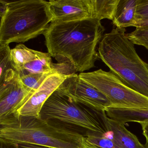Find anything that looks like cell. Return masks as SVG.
<instances>
[{
    "label": "cell",
    "instance_id": "6da1fadb",
    "mask_svg": "<svg viewBox=\"0 0 148 148\" xmlns=\"http://www.w3.org/2000/svg\"><path fill=\"white\" fill-rule=\"evenodd\" d=\"M105 30L101 21L90 18L52 22L43 35L48 52L58 63L70 62L77 72L84 73L99 58L97 47Z\"/></svg>",
    "mask_w": 148,
    "mask_h": 148
},
{
    "label": "cell",
    "instance_id": "7a4b0ae2",
    "mask_svg": "<svg viewBox=\"0 0 148 148\" xmlns=\"http://www.w3.org/2000/svg\"><path fill=\"white\" fill-rule=\"evenodd\" d=\"M125 32L116 27L104 34L98 49L99 59L126 85L148 98V64L139 57Z\"/></svg>",
    "mask_w": 148,
    "mask_h": 148
},
{
    "label": "cell",
    "instance_id": "3957f363",
    "mask_svg": "<svg viewBox=\"0 0 148 148\" xmlns=\"http://www.w3.org/2000/svg\"><path fill=\"white\" fill-rule=\"evenodd\" d=\"M0 45L24 43L44 34L52 21L49 1H6L1 15Z\"/></svg>",
    "mask_w": 148,
    "mask_h": 148
},
{
    "label": "cell",
    "instance_id": "277c9868",
    "mask_svg": "<svg viewBox=\"0 0 148 148\" xmlns=\"http://www.w3.org/2000/svg\"><path fill=\"white\" fill-rule=\"evenodd\" d=\"M1 125L0 139L55 148H80L83 137L40 117L19 116Z\"/></svg>",
    "mask_w": 148,
    "mask_h": 148
},
{
    "label": "cell",
    "instance_id": "5b68a950",
    "mask_svg": "<svg viewBox=\"0 0 148 148\" xmlns=\"http://www.w3.org/2000/svg\"><path fill=\"white\" fill-rule=\"evenodd\" d=\"M86 107L74 102L58 89L43 106L39 117L59 127L62 128L63 124L71 126L73 131L85 130L86 135L88 133L105 134L107 131L103 122Z\"/></svg>",
    "mask_w": 148,
    "mask_h": 148
},
{
    "label": "cell",
    "instance_id": "8992f818",
    "mask_svg": "<svg viewBox=\"0 0 148 148\" xmlns=\"http://www.w3.org/2000/svg\"><path fill=\"white\" fill-rule=\"evenodd\" d=\"M79 77L102 92L110 107L122 109H148V98L132 90L111 71L102 69L81 73Z\"/></svg>",
    "mask_w": 148,
    "mask_h": 148
},
{
    "label": "cell",
    "instance_id": "52a82bcc",
    "mask_svg": "<svg viewBox=\"0 0 148 148\" xmlns=\"http://www.w3.org/2000/svg\"><path fill=\"white\" fill-rule=\"evenodd\" d=\"M58 89L74 102L97 112H105L111 106L105 95L76 73L67 76Z\"/></svg>",
    "mask_w": 148,
    "mask_h": 148
},
{
    "label": "cell",
    "instance_id": "ba28073f",
    "mask_svg": "<svg viewBox=\"0 0 148 148\" xmlns=\"http://www.w3.org/2000/svg\"><path fill=\"white\" fill-rule=\"evenodd\" d=\"M52 22L85 19L101 21V8L98 0H50Z\"/></svg>",
    "mask_w": 148,
    "mask_h": 148
},
{
    "label": "cell",
    "instance_id": "9c48e42d",
    "mask_svg": "<svg viewBox=\"0 0 148 148\" xmlns=\"http://www.w3.org/2000/svg\"><path fill=\"white\" fill-rule=\"evenodd\" d=\"M34 91L22 83L18 73L0 84V124L15 118L18 109Z\"/></svg>",
    "mask_w": 148,
    "mask_h": 148
},
{
    "label": "cell",
    "instance_id": "30bf717a",
    "mask_svg": "<svg viewBox=\"0 0 148 148\" xmlns=\"http://www.w3.org/2000/svg\"><path fill=\"white\" fill-rule=\"evenodd\" d=\"M67 76L54 73L48 76L39 88L33 92L18 109L15 117H39L43 106L50 96L65 80Z\"/></svg>",
    "mask_w": 148,
    "mask_h": 148
},
{
    "label": "cell",
    "instance_id": "8fae6325",
    "mask_svg": "<svg viewBox=\"0 0 148 148\" xmlns=\"http://www.w3.org/2000/svg\"><path fill=\"white\" fill-rule=\"evenodd\" d=\"M106 131L110 132L113 141L121 148H145L136 135L128 131L124 125L107 116L105 112H99Z\"/></svg>",
    "mask_w": 148,
    "mask_h": 148
},
{
    "label": "cell",
    "instance_id": "7c38bea8",
    "mask_svg": "<svg viewBox=\"0 0 148 148\" xmlns=\"http://www.w3.org/2000/svg\"><path fill=\"white\" fill-rule=\"evenodd\" d=\"M138 0H119L113 16V25L118 28L133 27Z\"/></svg>",
    "mask_w": 148,
    "mask_h": 148
},
{
    "label": "cell",
    "instance_id": "4fadbf2b",
    "mask_svg": "<svg viewBox=\"0 0 148 148\" xmlns=\"http://www.w3.org/2000/svg\"><path fill=\"white\" fill-rule=\"evenodd\" d=\"M105 112L109 118L124 125L129 122H148V109H122L109 107Z\"/></svg>",
    "mask_w": 148,
    "mask_h": 148
},
{
    "label": "cell",
    "instance_id": "5bb4252c",
    "mask_svg": "<svg viewBox=\"0 0 148 148\" xmlns=\"http://www.w3.org/2000/svg\"><path fill=\"white\" fill-rule=\"evenodd\" d=\"M51 56L49 53H43L37 51L36 58L34 60L25 64L22 68L20 76L28 74L41 73L52 72Z\"/></svg>",
    "mask_w": 148,
    "mask_h": 148
},
{
    "label": "cell",
    "instance_id": "9a60e30c",
    "mask_svg": "<svg viewBox=\"0 0 148 148\" xmlns=\"http://www.w3.org/2000/svg\"><path fill=\"white\" fill-rule=\"evenodd\" d=\"M37 51L28 48L23 44L17 45L11 49V56L14 69L19 74L23 66L36 58Z\"/></svg>",
    "mask_w": 148,
    "mask_h": 148
},
{
    "label": "cell",
    "instance_id": "2e32d148",
    "mask_svg": "<svg viewBox=\"0 0 148 148\" xmlns=\"http://www.w3.org/2000/svg\"><path fill=\"white\" fill-rule=\"evenodd\" d=\"M11 51L9 45H0V84L17 73L13 64Z\"/></svg>",
    "mask_w": 148,
    "mask_h": 148
},
{
    "label": "cell",
    "instance_id": "e0dca14e",
    "mask_svg": "<svg viewBox=\"0 0 148 148\" xmlns=\"http://www.w3.org/2000/svg\"><path fill=\"white\" fill-rule=\"evenodd\" d=\"M104 135L88 133L84 137L87 142L99 148H121L112 139L108 138Z\"/></svg>",
    "mask_w": 148,
    "mask_h": 148
},
{
    "label": "cell",
    "instance_id": "ac0fdd59",
    "mask_svg": "<svg viewBox=\"0 0 148 148\" xmlns=\"http://www.w3.org/2000/svg\"><path fill=\"white\" fill-rule=\"evenodd\" d=\"M54 74L52 72L41 73L28 74L20 76L21 80L27 87L35 91L41 85L46 79L51 74Z\"/></svg>",
    "mask_w": 148,
    "mask_h": 148
},
{
    "label": "cell",
    "instance_id": "d6986e66",
    "mask_svg": "<svg viewBox=\"0 0 148 148\" xmlns=\"http://www.w3.org/2000/svg\"><path fill=\"white\" fill-rule=\"evenodd\" d=\"M126 37L134 45L142 46L148 50V27H136Z\"/></svg>",
    "mask_w": 148,
    "mask_h": 148
},
{
    "label": "cell",
    "instance_id": "ffe728a7",
    "mask_svg": "<svg viewBox=\"0 0 148 148\" xmlns=\"http://www.w3.org/2000/svg\"><path fill=\"white\" fill-rule=\"evenodd\" d=\"M51 67L54 73L65 76H70L77 72L74 66L70 62H62L58 64L52 63Z\"/></svg>",
    "mask_w": 148,
    "mask_h": 148
},
{
    "label": "cell",
    "instance_id": "44dd1931",
    "mask_svg": "<svg viewBox=\"0 0 148 148\" xmlns=\"http://www.w3.org/2000/svg\"><path fill=\"white\" fill-rule=\"evenodd\" d=\"M145 20H148V0H138L135 21Z\"/></svg>",
    "mask_w": 148,
    "mask_h": 148
},
{
    "label": "cell",
    "instance_id": "7402d4cb",
    "mask_svg": "<svg viewBox=\"0 0 148 148\" xmlns=\"http://www.w3.org/2000/svg\"><path fill=\"white\" fill-rule=\"evenodd\" d=\"M18 148H55L43 145H38L33 144L26 143H16Z\"/></svg>",
    "mask_w": 148,
    "mask_h": 148
},
{
    "label": "cell",
    "instance_id": "603a6c76",
    "mask_svg": "<svg viewBox=\"0 0 148 148\" xmlns=\"http://www.w3.org/2000/svg\"><path fill=\"white\" fill-rule=\"evenodd\" d=\"M0 142H1L0 148H18L16 143L5 141L1 139H0Z\"/></svg>",
    "mask_w": 148,
    "mask_h": 148
},
{
    "label": "cell",
    "instance_id": "cb8c5ba5",
    "mask_svg": "<svg viewBox=\"0 0 148 148\" xmlns=\"http://www.w3.org/2000/svg\"><path fill=\"white\" fill-rule=\"evenodd\" d=\"M138 123L142 127L143 135L145 137L146 140L148 141V122H141Z\"/></svg>",
    "mask_w": 148,
    "mask_h": 148
},
{
    "label": "cell",
    "instance_id": "d4e9b609",
    "mask_svg": "<svg viewBox=\"0 0 148 148\" xmlns=\"http://www.w3.org/2000/svg\"><path fill=\"white\" fill-rule=\"evenodd\" d=\"M133 27H148V20L135 21Z\"/></svg>",
    "mask_w": 148,
    "mask_h": 148
},
{
    "label": "cell",
    "instance_id": "484cf974",
    "mask_svg": "<svg viewBox=\"0 0 148 148\" xmlns=\"http://www.w3.org/2000/svg\"><path fill=\"white\" fill-rule=\"evenodd\" d=\"M80 148H99L91 144L90 143L86 140L84 136L83 137L80 145Z\"/></svg>",
    "mask_w": 148,
    "mask_h": 148
},
{
    "label": "cell",
    "instance_id": "4316f807",
    "mask_svg": "<svg viewBox=\"0 0 148 148\" xmlns=\"http://www.w3.org/2000/svg\"><path fill=\"white\" fill-rule=\"evenodd\" d=\"M144 146L145 148H148V141L146 140V143H145Z\"/></svg>",
    "mask_w": 148,
    "mask_h": 148
}]
</instances>
